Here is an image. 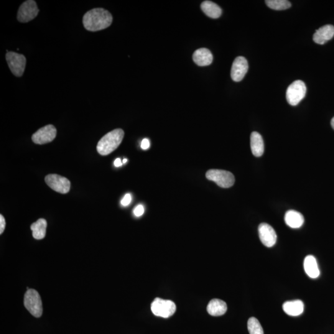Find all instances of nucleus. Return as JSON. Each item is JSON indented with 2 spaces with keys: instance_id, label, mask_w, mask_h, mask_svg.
Masks as SVG:
<instances>
[{
  "instance_id": "nucleus-1",
  "label": "nucleus",
  "mask_w": 334,
  "mask_h": 334,
  "mask_svg": "<svg viewBox=\"0 0 334 334\" xmlns=\"http://www.w3.org/2000/svg\"><path fill=\"white\" fill-rule=\"evenodd\" d=\"M113 21L111 12L103 8H94L87 12L83 17V25L86 30L99 31L109 27Z\"/></svg>"
},
{
  "instance_id": "nucleus-2",
  "label": "nucleus",
  "mask_w": 334,
  "mask_h": 334,
  "mask_svg": "<svg viewBox=\"0 0 334 334\" xmlns=\"http://www.w3.org/2000/svg\"><path fill=\"white\" fill-rule=\"evenodd\" d=\"M124 135V131L121 129H116L109 132L99 141L97 150L103 156L111 154L121 144Z\"/></svg>"
},
{
  "instance_id": "nucleus-3",
  "label": "nucleus",
  "mask_w": 334,
  "mask_h": 334,
  "mask_svg": "<svg viewBox=\"0 0 334 334\" xmlns=\"http://www.w3.org/2000/svg\"><path fill=\"white\" fill-rule=\"evenodd\" d=\"M25 308L33 316L40 318L42 315V302L39 293L34 289H29L24 295Z\"/></svg>"
},
{
  "instance_id": "nucleus-4",
  "label": "nucleus",
  "mask_w": 334,
  "mask_h": 334,
  "mask_svg": "<svg viewBox=\"0 0 334 334\" xmlns=\"http://www.w3.org/2000/svg\"><path fill=\"white\" fill-rule=\"evenodd\" d=\"M209 180L216 183L221 188H228L234 185L235 179L233 174L228 171L212 169L208 171L206 174Z\"/></svg>"
},
{
  "instance_id": "nucleus-5",
  "label": "nucleus",
  "mask_w": 334,
  "mask_h": 334,
  "mask_svg": "<svg viewBox=\"0 0 334 334\" xmlns=\"http://www.w3.org/2000/svg\"><path fill=\"white\" fill-rule=\"evenodd\" d=\"M177 307L172 301L156 298L151 304V311L155 316L168 318L174 315Z\"/></svg>"
},
{
  "instance_id": "nucleus-6",
  "label": "nucleus",
  "mask_w": 334,
  "mask_h": 334,
  "mask_svg": "<svg viewBox=\"0 0 334 334\" xmlns=\"http://www.w3.org/2000/svg\"><path fill=\"white\" fill-rule=\"evenodd\" d=\"M307 86L302 81L297 80L290 84L286 92V99L290 105L297 106L307 94Z\"/></svg>"
},
{
  "instance_id": "nucleus-7",
  "label": "nucleus",
  "mask_w": 334,
  "mask_h": 334,
  "mask_svg": "<svg viewBox=\"0 0 334 334\" xmlns=\"http://www.w3.org/2000/svg\"><path fill=\"white\" fill-rule=\"evenodd\" d=\"M6 60L11 73L16 77H21L26 65V58L24 56L13 52H7Z\"/></svg>"
},
{
  "instance_id": "nucleus-8",
  "label": "nucleus",
  "mask_w": 334,
  "mask_h": 334,
  "mask_svg": "<svg viewBox=\"0 0 334 334\" xmlns=\"http://www.w3.org/2000/svg\"><path fill=\"white\" fill-rule=\"evenodd\" d=\"M39 12V9L36 2L33 0H28L23 2L20 6L17 12V20L22 23L29 22L35 19Z\"/></svg>"
},
{
  "instance_id": "nucleus-9",
  "label": "nucleus",
  "mask_w": 334,
  "mask_h": 334,
  "mask_svg": "<svg viewBox=\"0 0 334 334\" xmlns=\"http://www.w3.org/2000/svg\"><path fill=\"white\" fill-rule=\"evenodd\" d=\"M45 183L56 192L66 194L70 190L71 183L67 178L57 174L46 176Z\"/></svg>"
},
{
  "instance_id": "nucleus-10",
  "label": "nucleus",
  "mask_w": 334,
  "mask_h": 334,
  "mask_svg": "<svg viewBox=\"0 0 334 334\" xmlns=\"http://www.w3.org/2000/svg\"><path fill=\"white\" fill-rule=\"evenodd\" d=\"M57 129L52 124L42 127L32 135V140L35 144H45L49 143L57 136Z\"/></svg>"
},
{
  "instance_id": "nucleus-11",
  "label": "nucleus",
  "mask_w": 334,
  "mask_h": 334,
  "mask_svg": "<svg viewBox=\"0 0 334 334\" xmlns=\"http://www.w3.org/2000/svg\"><path fill=\"white\" fill-rule=\"evenodd\" d=\"M248 71V63L245 58L238 57L234 59L231 66V77L235 82H239Z\"/></svg>"
},
{
  "instance_id": "nucleus-12",
  "label": "nucleus",
  "mask_w": 334,
  "mask_h": 334,
  "mask_svg": "<svg viewBox=\"0 0 334 334\" xmlns=\"http://www.w3.org/2000/svg\"><path fill=\"white\" fill-rule=\"evenodd\" d=\"M259 238L264 246L271 248L277 241V234L274 229L269 224L262 223L258 228Z\"/></svg>"
},
{
  "instance_id": "nucleus-13",
  "label": "nucleus",
  "mask_w": 334,
  "mask_h": 334,
  "mask_svg": "<svg viewBox=\"0 0 334 334\" xmlns=\"http://www.w3.org/2000/svg\"><path fill=\"white\" fill-rule=\"evenodd\" d=\"M334 36V26L333 25H326L316 30L313 35V40L318 44L323 45L332 39Z\"/></svg>"
},
{
  "instance_id": "nucleus-14",
  "label": "nucleus",
  "mask_w": 334,
  "mask_h": 334,
  "mask_svg": "<svg viewBox=\"0 0 334 334\" xmlns=\"http://www.w3.org/2000/svg\"><path fill=\"white\" fill-rule=\"evenodd\" d=\"M193 58L196 65L200 66L210 65L213 61V55L208 48H202L196 50Z\"/></svg>"
},
{
  "instance_id": "nucleus-15",
  "label": "nucleus",
  "mask_w": 334,
  "mask_h": 334,
  "mask_svg": "<svg viewBox=\"0 0 334 334\" xmlns=\"http://www.w3.org/2000/svg\"><path fill=\"white\" fill-rule=\"evenodd\" d=\"M251 149L255 157H261L264 154V144L261 135L257 132H252L250 137Z\"/></svg>"
},
{
  "instance_id": "nucleus-16",
  "label": "nucleus",
  "mask_w": 334,
  "mask_h": 334,
  "mask_svg": "<svg viewBox=\"0 0 334 334\" xmlns=\"http://www.w3.org/2000/svg\"><path fill=\"white\" fill-rule=\"evenodd\" d=\"M305 219L302 214L297 211H287L285 216V222L287 225L292 228H299L304 223Z\"/></svg>"
},
{
  "instance_id": "nucleus-17",
  "label": "nucleus",
  "mask_w": 334,
  "mask_h": 334,
  "mask_svg": "<svg viewBox=\"0 0 334 334\" xmlns=\"http://www.w3.org/2000/svg\"><path fill=\"white\" fill-rule=\"evenodd\" d=\"M207 311L209 315L213 316H223L227 311V305L223 300L213 299L209 302Z\"/></svg>"
},
{
  "instance_id": "nucleus-18",
  "label": "nucleus",
  "mask_w": 334,
  "mask_h": 334,
  "mask_svg": "<svg viewBox=\"0 0 334 334\" xmlns=\"http://www.w3.org/2000/svg\"><path fill=\"white\" fill-rule=\"evenodd\" d=\"M283 310L288 315L291 316H300L304 311V304L301 300L289 301V302L284 303Z\"/></svg>"
},
{
  "instance_id": "nucleus-19",
  "label": "nucleus",
  "mask_w": 334,
  "mask_h": 334,
  "mask_svg": "<svg viewBox=\"0 0 334 334\" xmlns=\"http://www.w3.org/2000/svg\"><path fill=\"white\" fill-rule=\"evenodd\" d=\"M304 269L307 274L312 279H316L320 276V271L319 269L317 261L315 257L309 255L305 257L304 261Z\"/></svg>"
},
{
  "instance_id": "nucleus-20",
  "label": "nucleus",
  "mask_w": 334,
  "mask_h": 334,
  "mask_svg": "<svg viewBox=\"0 0 334 334\" xmlns=\"http://www.w3.org/2000/svg\"><path fill=\"white\" fill-rule=\"evenodd\" d=\"M201 9L209 17L219 18L222 14V9L219 5L211 1H205L201 5Z\"/></svg>"
},
{
  "instance_id": "nucleus-21",
  "label": "nucleus",
  "mask_w": 334,
  "mask_h": 334,
  "mask_svg": "<svg viewBox=\"0 0 334 334\" xmlns=\"http://www.w3.org/2000/svg\"><path fill=\"white\" fill-rule=\"evenodd\" d=\"M47 223L45 219H40L30 226L32 235L35 239H42L45 238Z\"/></svg>"
},
{
  "instance_id": "nucleus-22",
  "label": "nucleus",
  "mask_w": 334,
  "mask_h": 334,
  "mask_svg": "<svg viewBox=\"0 0 334 334\" xmlns=\"http://www.w3.org/2000/svg\"><path fill=\"white\" fill-rule=\"evenodd\" d=\"M266 3L270 8L278 11L289 9L292 6L290 2L287 0H267Z\"/></svg>"
},
{
  "instance_id": "nucleus-23",
  "label": "nucleus",
  "mask_w": 334,
  "mask_h": 334,
  "mask_svg": "<svg viewBox=\"0 0 334 334\" xmlns=\"http://www.w3.org/2000/svg\"><path fill=\"white\" fill-rule=\"evenodd\" d=\"M248 329L249 334H264L263 329L256 318L252 317L248 321Z\"/></svg>"
},
{
  "instance_id": "nucleus-24",
  "label": "nucleus",
  "mask_w": 334,
  "mask_h": 334,
  "mask_svg": "<svg viewBox=\"0 0 334 334\" xmlns=\"http://www.w3.org/2000/svg\"><path fill=\"white\" fill-rule=\"evenodd\" d=\"M144 209L143 206L138 205L134 209V214L136 217H140L143 215Z\"/></svg>"
},
{
  "instance_id": "nucleus-25",
  "label": "nucleus",
  "mask_w": 334,
  "mask_h": 334,
  "mask_svg": "<svg viewBox=\"0 0 334 334\" xmlns=\"http://www.w3.org/2000/svg\"><path fill=\"white\" fill-rule=\"evenodd\" d=\"M132 197L131 195L130 194H126L124 197L123 198V200L121 201V204L122 206H127L131 202Z\"/></svg>"
},
{
  "instance_id": "nucleus-26",
  "label": "nucleus",
  "mask_w": 334,
  "mask_h": 334,
  "mask_svg": "<svg viewBox=\"0 0 334 334\" xmlns=\"http://www.w3.org/2000/svg\"><path fill=\"white\" fill-rule=\"evenodd\" d=\"M5 226H6V222H5L4 217L1 214V215H0V234H1L3 233Z\"/></svg>"
},
{
  "instance_id": "nucleus-27",
  "label": "nucleus",
  "mask_w": 334,
  "mask_h": 334,
  "mask_svg": "<svg viewBox=\"0 0 334 334\" xmlns=\"http://www.w3.org/2000/svg\"><path fill=\"white\" fill-rule=\"evenodd\" d=\"M141 147L142 148V149L143 150H147L149 149L150 147L149 140L147 138H145L143 140H142L141 142Z\"/></svg>"
},
{
  "instance_id": "nucleus-28",
  "label": "nucleus",
  "mask_w": 334,
  "mask_h": 334,
  "mask_svg": "<svg viewBox=\"0 0 334 334\" xmlns=\"http://www.w3.org/2000/svg\"><path fill=\"white\" fill-rule=\"evenodd\" d=\"M122 164H123V162H121V159H119V158L114 160V165L116 167H121Z\"/></svg>"
},
{
  "instance_id": "nucleus-29",
  "label": "nucleus",
  "mask_w": 334,
  "mask_h": 334,
  "mask_svg": "<svg viewBox=\"0 0 334 334\" xmlns=\"http://www.w3.org/2000/svg\"><path fill=\"white\" fill-rule=\"evenodd\" d=\"M331 126H332L333 128L334 129V117L331 120Z\"/></svg>"
},
{
  "instance_id": "nucleus-30",
  "label": "nucleus",
  "mask_w": 334,
  "mask_h": 334,
  "mask_svg": "<svg viewBox=\"0 0 334 334\" xmlns=\"http://www.w3.org/2000/svg\"><path fill=\"white\" fill-rule=\"evenodd\" d=\"M127 161V160L126 159H124L123 160V164H126V163Z\"/></svg>"
}]
</instances>
